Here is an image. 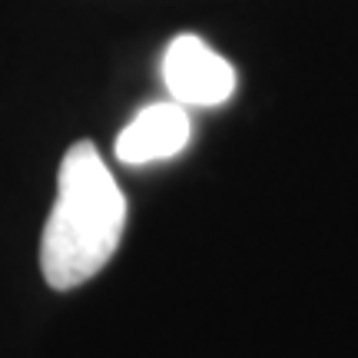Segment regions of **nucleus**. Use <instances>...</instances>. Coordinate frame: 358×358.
Wrapping results in <instances>:
<instances>
[{
  "label": "nucleus",
  "instance_id": "f257e3e1",
  "mask_svg": "<svg viewBox=\"0 0 358 358\" xmlns=\"http://www.w3.org/2000/svg\"><path fill=\"white\" fill-rule=\"evenodd\" d=\"M127 199L90 140L66 150L57 176V203L43 226L40 268L50 289L66 292L90 282L123 239Z\"/></svg>",
  "mask_w": 358,
  "mask_h": 358
},
{
  "label": "nucleus",
  "instance_id": "f03ea898",
  "mask_svg": "<svg viewBox=\"0 0 358 358\" xmlns=\"http://www.w3.org/2000/svg\"><path fill=\"white\" fill-rule=\"evenodd\" d=\"M163 83L182 106H219L236 93V70L196 34H179L163 53Z\"/></svg>",
  "mask_w": 358,
  "mask_h": 358
},
{
  "label": "nucleus",
  "instance_id": "7ed1b4c3",
  "mask_svg": "<svg viewBox=\"0 0 358 358\" xmlns=\"http://www.w3.org/2000/svg\"><path fill=\"white\" fill-rule=\"evenodd\" d=\"M189 136L192 123L182 103H150L116 136V159L127 163V166H146L156 159H173L189 146Z\"/></svg>",
  "mask_w": 358,
  "mask_h": 358
}]
</instances>
